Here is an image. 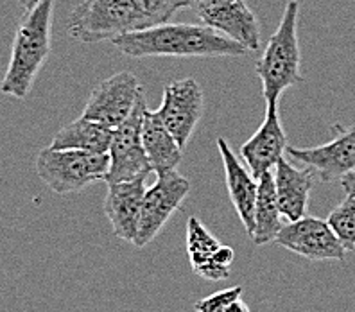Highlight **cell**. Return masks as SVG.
<instances>
[{
    "mask_svg": "<svg viewBox=\"0 0 355 312\" xmlns=\"http://www.w3.org/2000/svg\"><path fill=\"white\" fill-rule=\"evenodd\" d=\"M130 58L244 56L246 49L219 31L198 24H156L112 42Z\"/></svg>",
    "mask_w": 355,
    "mask_h": 312,
    "instance_id": "cell-1",
    "label": "cell"
},
{
    "mask_svg": "<svg viewBox=\"0 0 355 312\" xmlns=\"http://www.w3.org/2000/svg\"><path fill=\"white\" fill-rule=\"evenodd\" d=\"M54 0H40L35 9L24 13L15 33L11 58L0 92L15 99H26L33 83L44 69L52 47Z\"/></svg>",
    "mask_w": 355,
    "mask_h": 312,
    "instance_id": "cell-2",
    "label": "cell"
},
{
    "mask_svg": "<svg viewBox=\"0 0 355 312\" xmlns=\"http://www.w3.org/2000/svg\"><path fill=\"white\" fill-rule=\"evenodd\" d=\"M298 0H289L282 13L280 24L275 31L264 54L257 61L255 70L262 83V97L266 106H278L282 94L289 87L304 81L300 63V40H298Z\"/></svg>",
    "mask_w": 355,
    "mask_h": 312,
    "instance_id": "cell-3",
    "label": "cell"
},
{
    "mask_svg": "<svg viewBox=\"0 0 355 312\" xmlns=\"http://www.w3.org/2000/svg\"><path fill=\"white\" fill-rule=\"evenodd\" d=\"M146 27V18L131 0H83L69 18L70 36L83 44L113 42Z\"/></svg>",
    "mask_w": 355,
    "mask_h": 312,
    "instance_id": "cell-4",
    "label": "cell"
},
{
    "mask_svg": "<svg viewBox=\"0 0 355 312\" xmlns=\"http://www.w3.org/2000/svg\"><path fill=\"white\" fill-rule=\"evenodd\" d=\"M36 173L56 194L81 192L97 182H104L110 156L79 149L45 148L36 156Z\"/></svg>",
    "mask_w": 355,
    "mask_h": 312,
    "instance_id": "cell-5",
    "label": "cell"
},
{
    "mask_svg": "<svg viewBox=\"0 0 355 312\" xmlns=\"http://www.w3.org/2000/svg\"><path fill=\"white\" fill-rule=\"evenodd\" d=\"M146 110H148V101L144 88H140L128 119L113 130L112 144L108 149L110 167L104 176L106 183L133 182V180L146 178L149 173H153L142 142Z\"/></svg>",
    "mask_w": 355,
    "mask_h": 312,
    "instance_id": "cell-6",
    "label": "cell"
},
{
    "mask_svg": "<svg viewBox=\"0 0 355 312\" xmlns=\"http://www.w3.org/2000/svg\"><path fill=\"white\" fill-rule=\"evenodd\" d=\"M189 192H191V182L178 171L158 174L155 185L146 189V194H144L139 230H137L133 246L142 250L149 243H153L162 228L167 225L171 216L180 210Z\"/></svg>",
    "mask_w": 355,
    "mask_h": 312,
    "instance_id": "cell-7",
    "label": "cell"
},
{
    "mask_svg": "<svg viewBox=\"0 0 355 312\" xmlns=\"http://www.w3.org/2000/svg\"><path fill=\"white\" fill-rule=\"evenodd\" d=\"M155 112L173 133L180 148L185 149L203 117V88L194 78L176 79L164 88V99Z\"/></svg>",
    "mask_w": 355,
    "mask_h": 312,
    "instance_id": "cell-8",
    "label": "cell"
},
{
    "mask_svg": "<svg viewBox=\"0 0 355 312\" xmlns=\"http://www.w3.org/2000/svg\"><path fill=\"white\" fill-rule=\"evenodd\" d=\"M191 9L205 26L219 31L246 51L260 49V24L246 0H191Z\"/></svg>",
    "mask_w": 355,
    "mask_h": 312,
    "instance_id": "cell-9",
    "label": "cell"
},
{
    "mask_svg": "<svg viewBox=\"0 0 355 312\" xmlns=\"http://www.w3.org/2000/svg\"><path fill=\"white\" fill-rule=\"evenodd\" d=\"M275 243L312 262L345 260L348 253L327 219L314 216H304L282 226Z\"/></svg>",
    "mask_w": 355,
    "mask_h": 312,
    "instance_id": "cell-10",
    "label": "cell"
},
{
    "mask_svg": "<svg viewBox=\"0 0 355 312\" xmlns=\"http://www.w3.org/2000/svg\"><path fill=\"white\" fill-rule=\"evenodd\" d=\"M140 88L139 78L130 70L110 76L92 90L81 117L115 130L131 113Z\"/></svg>",
    "mask_w": 355,
    "mask_h": 312,
    "instance_id": "cell-11",
    "label": "cell"
},
{
    "mask_svg": "<svg viewBox=\"0 0 355 312\" xmlns=\"http://www.w3.org/2000/svg\"><path fill=\"white\" fill-rule=\"evenodd\" d=\"M334 139L316 148H287L293 160L311 167L321 182H336L355 169V124L332 126Z\"/></svg>",
    "mask_w": 355,
    "mask_h": 312,
    "instance_id": "cell-12",
    "label": "cell"
},
{
    "mask_svg": "<svg viewBox=\"0 0 355 312\" xmlns=\"http://www.w3.org/2000/svg\"><path fill=\"white\" fill-rule=\"evenodd\" d=\"M187 253L194 273L205 280L219 282L230 277L235 260L234 250L219 243L196 216L187 221Z\"/></svg>",
    "mask_w": 355,
    "mask_h": 312,
    "instance_id": "cell-13",
    "label": "cell"
},
{
    "mask_svg": "<svg viewBox=\"0 0 355 312\" xmlns=\"http://www.w3.org/2000/svg\"><path fill=\"white\" fill-rule=\"evenodd\" d=\"M287 151V135L278 106H266V119L259 130L241 146V156L257 180L271 173Z\"/></svg>",
    "mask_w": 355,
    "mask_h": 312,
    "instance_id": "cell-14",
    "label": "cell"
},
{
    "mask_svg": "<svg viewBox=\"0 0 355 312\" xmlns=\"http://www.w3.org/2000/svg\"><path fill=\"white\" fill-rule=\"evenodd\" d=\"M144 194H146V178L108 183V192L104 198V214L108 217L115 237L133 244L139 230Z\"/></svg>",
    "mask_w": 355,
    "mask_h": 312,
    "instance_id": "cell-15",
    "label": "cell"
},
{
    "mask_svg": "<svg viewBox=\"0 0 355 312\" xmlns=\"http://www.w3.org/2000/svg\"><path fill=\"white\" fill-rule=\"evenodd\" d=\"M216 144L219 155H221L223 167H225V182L230 200L237 210L244 230L252 237L253 228H255V203L257 192H259V180L244 167V164H241L234 149L230 148L228 140L219 137Z\"/></svg>",
    "mask_w": 355,
    "mask_h": 312,
    "instance_id": "cell-16",
    "label": "cell"
},
{
    "mask_svg": "<svg viewBox=\"0 0 355 312\" xmlns=\"http://www.w3.org/2000/svg\"><path fill=\"white\" fill-rule=\"evenodd\" d=\"M316 173L311 167L298 169L282 156L278 164L275 165L273 182L275 192H277L278 208H280L282 217L287 223L298 221L300 217L307 216L309 198L314 187Z\"/></svg>",
    "mask_w": 355,
    "mask_h": 312,
    "instance_id": "cell-17",
    "label": "cell"
},
{
    "mask_svg": "<svg viewBox=\"0 0 355 312\" xmlns=\"http://www.w3.org/2000/svg\"><path fill=\"white\" fill-rule=\"evenodd\" d=\"M142 142L146 155H148L151 171L156 174L176 171L178 165L182 164L183 149L173 137L158 113L146 110L142 124Z\"/></svg>",
    "mask_w": 355,
    "mask_h": 312,
    "instance_id": "cell-18",
    "label": "cell"
},
{
    "mask_svg": "<svg viewBox=\"0 0 355 312\" xmlns=\"http://www.w3.org/2000/svg\"><path fill=\"white\" fill-rule=\"evenodd\" d=\"M112 135V128L104 126L101 122L90 121V119L79 117L74 122H70V124L61 128L54 135L51 148L79 149V151L108 155Z\"/></svg>",
    "mask_w": 355,
    "mask_h": 312,
    "instance_id": "cell-19",
    "label": "cell"
},
{
    "mask_svg": "<svg viewBox=\"0 0 355 312\" xmlns=\"http://www.w3.org/2000/svg\"><path fill=\"white\" fill-rule=\"evenodd\" d=\"M284 217L280 214L275 192L273 171L262 174L259 178V192H257L255 203V228H253L252 239L257 246L275 243L278 232L284 226Z\"/></svg>",
    "mask_w": 355,
    "mask_h": 312,
    "instance_id": "cell-20",
    "label": "cell"
},
{
    "mask_svg": "<svg viewBox=\"0 0 355 312\" xmlns=\"http://www.w3.org/2000/svg\"><path fill=\"white\" fill-rule=\"evenodd\" d=\"M327 223L338 235L341 244L348 253L355 250V198L347 196V200L341 201L338 207L327 217Z\"/></svg>",
    "mask_w": 355,
    "mask_h": 312,
    "instance_id": "cell-21",
    "label": "cell"
},
{
    "mask_svg": "<svg viewBox=\"0 0 355 312\" xmlns=\"http://www.w3.org/2000/svg\"><path fill=\"white\" fill-rule=\"evenodd\" d=\"M131 2L146 18L149 27L169 22L182 9H191V0H131Z\"/></svg>",
    "mask_w": 355,
    "mask_h": 312,
    "instance_id": "cell-22",
    "label": "cell"
},
{
    "mask_svg": "<svg viewBox=\"0 0 355 312\" xmlns=\"http://www.w3.org/2000/svg\"><path fill=\"white\" fill-rule=\"evenodd\" d=\"M243 295V287L235 286L230 289H223L219 293H214L210 296H205L200 302H196V312H225L235 298H241Z\"/></svg>",
    "mask_w": 355,
    "mask_h": 312,
    "instance_id": "cell-23",
    "label": "cell"
},
{
    "mask_svg": "<svg viewBox=\"0 0 355 312\" xmlns=\"http://www.w3.org/2000/svg\"><path fill=\"white\" fill-rule=\"evenodd\" d=\"M339 182H341L343 191L347 192V196H354L355 198V169L350 171L348 174H345Z\"/></svg>",
    "mask_w": 355,
    "mask_h": 312,
    "instance_id": "cell-24",
    "label": "cell"
},
{
    "mask_svg": "<svg viewBox=\"0 0 355 312\" xmlns=\"http://www.w3.org/2000/svg\"><path fill=\"white\" fill-rule=\"evenodd\" d=\"M225 312H250V309H248V305L244 304L243 300L235 298L234 302L226 307Z\"/></svg>",
    "mask_w": 355,
    "mask_h": 312,
    "instance_id": "cell-25",
    "label": "cell"
},
{
    "mask_svg": "<svg viewBox=\"0 0 355 312\" xmlns=\"http://www.w3.org/2000/svg\"><path fill=\"white\" fill-rule=\"evenodd\" d=\"M38 2L40 0H18V4H20V8H22L24 13H29L31 9H35Z\"/></svg>",
    "mask_w": 355,
    "mask_h": 312,
    "instance_id": "cell-26",
    "label": "cell"
}]
</instances>
